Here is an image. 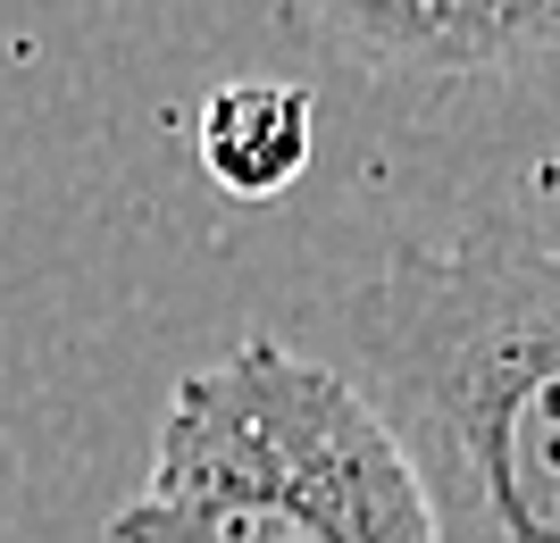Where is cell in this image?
I'll return each mask as SVG.
<instances>
[{"instance_id":"1","label":"cell","mask_w":560,"mask_h":543,"mask_svg":"<svg viewBox=\"0 0 560 543\" xmlns=\"http://www.w3.org/2000/svg\"><path fill=\"white\" fill-rule=\"evenodd\" d=\"M327 327L435 543H560V251L410 243L335 293Z\"/></svg>"},{"instance_id":"2","label":"cell","mask_w":560,"mask_h":543,"mask_svg":"<svg viewBox=\"0 0 560 543\" xmlns=\"http://www.w3.org/2000/svg\"><path fill=\"white\" fill-rule=\"evenodd\" d=\"M109 543H435L427 494L335 359L252 334L167 393Z\"/></svg>"},{"instance_id":"3","label":"cell","mask_w":560,"mask_h":543,"mask_svg":"<svg viewBox=\"0 0 560 543\" xmlns=\"http://www.w3.org/2000/svg\"><path fill=\"white\" fill-rule=\"evenodd\" d=\"M376 68L502 75L560 50V0H310Z\"/></svg>"},{"instance_id":"4","label":"cell","mask_w":560,"mask_h":543,"mask_svg":"<svg viewBox=\"0 0 560 543\" xmlns=\"http://www.w3.org/2000/svg\"><path fill=\"white\" fill-rule=\"evenodd\" d=\"M192 151L210 167V185L234 201H277V192L302 185L310 151H318V109H310L302 84L284 75H234L201 101V126H192Z\"/></svg>"}]
</instances>
